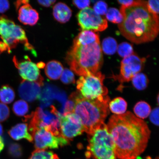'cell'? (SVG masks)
Wrapping results in <instances>:
<instances>
[{
    "label": "cell",
    "instance_id": "cell-35",
    "mask_svg": "<svg viewBox=\"0 0 159 159\" xmlns=\"http://www.w3.org/2000/svg\"><path fill=\"white\" fill-rule=\"evenodd\" d=\"M141 1H134V0H127V1H118V2L120 4L122 8H126L132 7V6L138 4L140 3Z\"/></svg>",
    "mask_w": 159,
    "mask_h": 159
},
{
    "label": "cell",
    "instance_id": "cell-16",
    "mask_svg": "<svg viewBox=\"0 0 159 159\" xmlns=\"http://www.w3.org/2000/svg\"><path fill=\"white\" fill-rule=\"evenodd\" d=\"M53 14L57 21L61 23H65L70 19L72 11L66 4L59 2L53 7Z\"/></svg>",
    "mask_w": 159,
    "mask_h": 159
},
{
    "label": "cell",
    "instance_id": "cell-20",
    "mask_svg": "<svg viewBox=\"0 0 159 159\" xmlns=\"http://www.w3.org/2000/svg\"><path fill=\"white\" fill-rule=\"evenodd\" d=\"M137 117L140 119H146L148 116L151 112V108L148 103L144 101L137 103L134 109Z\"/></svg>",
    "mask_w": 159,
    "mask_h": 159
},
{
    "label": "cell",
    "instance_id": "cell-26",
    "mask_svg": "<svg viewBox=\"0 0 159 159\" xmlns=\"http://www.w3.org/2000/svg\"><path fill=\"white\" fill-rule=\"evenodd\" d=\"M117 50L119 55L124 58L134 53L132 45L127 42L122 43L119 44Z\"/></svg>",
    "mask_w": 159,
    "mask_h": 159
},
{
    "label": "cell",
    "instance_id": "cell-12",
    "mask_svg": "<svg viewBox=\"0 0 159 159\" xmlns=\"http://www.w3.org/2000/svg\"><path fill=\"white\" fill-rule=\"evenodd\" d=\"M60 129L61 136L68 140L84 132L80 119L74 113L61 115Z\"/></svg>",
    "mask_w": 159,
    "mask_h": 159
},
{
    "label": "cell",
    "instance_id": "cell-6",
    "mask_svg": "<svg viewBox=\"0 0 159 159\" xmlns=\"http://www.w3.org/2000/svg\"><path fill=\"white\" fill-rule=\"evenodd\" d=\"M62 115L51 105L49 110H43L37 108L34 112L26 117V120H30L29 131L33 136L36 131L43 129L53 136L62 137L60 129V120Z\"/></svg>",
    "mask_w": 159,
    "mask_h": 159
},
{
    "label": "cell",
    "instance_id": "cell-45",
    "mask_svg": "<svg viewBox=\"0 0 159 159\" xmlns=\"http://www.w3.org/2000/svg\"><path fill=\"white\" fill-rule=\"evenodd\" d=\"M158 159V157H157V158H156V159Z\"/></svg>",
    "mask_w": 159,
    "mask_h": 159
},
{
    "label": "cell",
    "instance_id": "cell-38",
    "mask_svg": "<svg viewBox=\"0 0 159 159\" xmlns=\"http://www.w3.org/2000/svg\"><path fill=\"white\" fill-rule=\"evenodd\" d=\"M38 2L43 7H49L52 5L56 1L55 0H47V1H38Z\"/></svg>",
    "mask_w": 159,
    "mask_h": 159
},
{
    "label": "cell",
    "instance_id": "cell-2",
    "mask_svg": "<svg viewBox=\"0 0 159 159\" xmlns=\"http://www.w3.org/2000/svg\"><path fill=\"white\" fill-rule=\"evenodd\" d=\"M66 59L71 70L80 76L98 72L103 62L98 34L91 30L81 31L74 39Z\"/></svg>",
    "mask_w": 159,
    "mask_h": 159
},
{
    "label": "cell",
    "instance_id": "cell-3",
    "mask_svg": "<svg viewBox=\"0 0 159 159\" xmlns=\"http://www.w3.org/2000/svg\"><path fill=\"white\" fill-rule=\"evenodd\" d=\"M147 1L132 7L122 8L120 12L124 20L118 25L122 35L132 42L140 43L153 41L159 32V17L149 11Z\"/></svg>",
    "mask_w": 159,
    "mask_h": 159
},
{
    "label": "cell",
    "instance_id": "cell-5",
    "mask_svg": "<svg viewBox=\"0 0 159 159\" xmlns=\"http://www.w3.org/2000/svg\"><path fill=\"white\" fill-rule=\"evenodd\" d=\"M87 157L95 159H116L114 142L105 123L89 135Z\"/></svg>",
    "mask_w": 159,
    "mask_h": 159
},
{
    "label": "cell",
    "instance_id": "cell-30",
    "mask_svg": "<svg viewBox=\"0 0 159 159\" xmlns=\"http://www.w3.org/2000/svg\"><path fill=\"white\" fill-rule=\"evenodd\" d=\"M95 12L99 15L106 14L108 11V5L104 1H99L95 4L94 7Z\"/></svg>",
    "mask_w": 159,
    "mask_h": 159
},
{
    "label": "cell",
    "instance_id": "cell-27",
    "mask_svg": "<svg viewBox=\"0 0 159 159\" xmlns=\"http://www.w3.org/2000/svg\"><path fill=\"white\" fill-rule=\"evenodd\" d=\"M53 152L46 150H36L32 153L30 159H52Z\"/></svg>",
    "mask_w": 159,
    "mask_h": 159
},
{
    "label": "cell",
    "instance_id": "cell-1",
    "mask_svg": "<svg viewBox=\"0 0 159 159\" xmlns=\"http://www.w3.org/2000/svg\"><path fill=\"white\" fill-rule=\"evenodd\" d=\"M107 126L119 159H136L146 149L150 130L146 122L132 112L112 115Z\"/></svg>",
    "mask_w": 159,
    "mask_h": 159
},
{
    "label": "cell",
    "instance_id": "cell-17",
    "mask_svg": "<svg viewBox=\"0 0 159 159\" xmlns=\"http://www.w3.org/2000/svg\"><path fill=\"white\" fill-rule=\"evenodd\" d=\"M28 130L27 124H19L15 125L10 129L8 134L14 140H19L25 139L31 142L33 141V138Z\"/></svg>",
    "mask_w": 159,
    "mask_h": 159
},
{
    "label": "cell",
    "instance_id": "cell-34",
    "mask_svg": "<svg viewBox=\"0 0 159 159\" xmlns=\"http://www.w3.org/2000/svg\"><path fill=\"white\" fill-rule=\"evenodd\" d=\"M150 120L153 124L158 126L159 125V108H155L150 113Z\"/></svg>",
    "mask_w": 159,
    "mask_h": 159
},
{
    "label": "cell",
    "instance_id": "cell-9",
    "mask_svg": "<svg viewBox=\"0 0 159 159\" xmlns=\"http://www.w3.org/2000/svg\"><path fill=\"white\" fill-rule=\"evenodd\" d=\"M77 19L82 31L93 30L95 31H102L108 27L107 20L97 14L90 7L80 11L77 15Z\"/></svg>",
    "mask_w": 159,
    "mask_h": 159
},
{
    "label": "cell",
    "instance_id": "cell-41",
    "mask_svg": "<svg viewBox=\"0 0 159 159\" xmlns=\"http://www.w3.org/2000/svg\"><path fill=\"white\" fill-rule=\"evenodd\" d=\"M37 65V66L39 68H43L45 66V65L44 63L43 62L39 63H38Z\"/></svg>",
    "mask_w": 159,
    "mask_h": 159
},
{
    "label": "cell",
    "instance_id": "cell-32",
    "mask_svg": "<svg viewBox=\"0 0 159 159\" xmlns=\"http://www.w3.org/2000/svg\"><path fill=\"white\" fill-rule=\"evenodd\" d=\"M75 101L73 97L70 95L69 99L66 102L62 115L74 113Z\"/></svg>",
    "mask_w": 159,
    "mask_h": 159
},
{
    "label": "cell",
    "instance_id": "cell-14",
    "mask_svg": "<svg viewBox=\"0 0 159 159\" xmlns=\"http://www.w3.org/2000/svg\"><path fill=\"white\" fill-rule=\"evenodd\" d=\"M29 1H18L15 3L18 11V19L23 24L33 26L37 23L39 14L29 4Z\"/></svg>",
    "mask_w": 159,
    "mask_h": 159
},
{
    "label": "cell",
    "instance_id": "cell-21",
    "mask_svg": "<svg viewBox=\"0 0 159 159\" xmlns=\"http://www.w3.org/2000/svg\"><path fill=\"white\" fill-rule=\"evenodd\" d=\"M15 97L14 91L9 85H3L0 89V101L3 104H11L14 100Z\"/></svg>",
    "mask_w": 159,
    "mask_h": 159
},
{
    "label": "cell",
    "instance_id": "cell-23",
    "mask_svg": "<svg viewBox=\"0 0 159 159\" xmlns=\"http://www.w3.org/2000/svg\"><path fill=\"white\" fill-rule=\"evenodd\" d=\"M134 86L139 90H144L147 88L149 81L146 75L143 73H138L131 80Z\"/></svg>",
    "mask_w": 159,
    "mask_h": 159
},
{
    "label": "cell",
    "instance_id": "cell-29",
    "mask_svg": "<svg viewBox=\"0 0 159 159\" xmlns=\"http://www.w3.org/2000/svg\"><path fill=\"white\" fill-rule=\"evenodd\" d=\"M159 4L158 0H150L147 1L146 3L147 8L149 11L157 17H158Z\"/></svg>",
    "mask_w": 159,
    "mask_h": 159
},
{
    "label": "cell",
    "instance_id": "cell-37",
    "mask_svg": "<svg viewBox=\"0 0 159 159\" xmlns=\"http://www.w3.org/2000/svg\"><path fill=\"white\" fill-rule=\"evenodd\" d=\"M10 7L9 2L6 0L0 1V13L5 12L8 10Z\"/></svg>",
    "mask_w": 159,
    "mask_h": 159
},
{
    "label": "cell",
    "instance_id": "cell-31",
    "mask_svg": "<svg viewBox=\"0 0 159 159\" xmlns=\"http://www.w3.org/2000/svg\"><path fill=\"white\" fill-rule=\"evenodd\" d=\"M9 151L10 154L14 158H19L22 154V150L21 146L17 143H13L10 145Z\"/></svg>",
    "mask_w": 159,
    "mask_h": 159
},
{
    "label": "cell",
    "instance_id": "cell-25",
    "mask_svg": "<svg viewBox=\"0 0 159 159\" xmlns=\"http://www.w3.org/2000/svg\"><path fill=\"white\" fill-rule=\"evenodd\" d=\"M106 17L111 22L119 24L122 23L124 20V17L120 11L114 7L110 8L108 10Z\"/></svg>",
    "mask_w": 159,
    "mask_h": 159
},
{
    "label": "cell",
    "instance_id": "cell-33",
    "mask_svg": "<svg viewBox=\"0 0 159 159\" xmlns=\"http://www.w3.org/2000/svg\"><path fill=\"white\" fill-rule=\"evenodd\" d=\"M10 110L7 105L0 102V122H3L8 118Z\"/></svg>",
    "mask_w": 159,
    "mask_h": 159
},
{
    "label": "cell",
    "instance_id": "cell-39",
    "mask_svg": "<svg viewBox=\"0 0 159 159\" xmlns=\"http://www.w3.org/2000/svg\"><path fill=\"white\" fill-rule=\"evenodd\" d=\"M5 51H7L9 53L11 52V50L7 45H6L3 41L0 42V51L1 52H3Z\"/></svg>",
    "mask_w": 159,
    "mask_h": 159
},
{
    "label": "cell",
    "instance_id": "cell-36",
    "mask_svg": "<svg viewBox=\"0 0 159 159\" xmlns=\"http://www.w3.org/2000/svg\"><path fill=\"white\" fill-rule=\"evenodd\" d=\"M73 5L78 8L83 9L89 7L90 4L89 1H73Z\"/></svg>",
    "mask_w": 159,
    "mask_h": 159
},
{
    "label": "cell",
    "instance_id": "cell-24",
    "mask_svg": "<svg viewBox=\"0 0 159 159\" xmlns=\"http://www.w3.org/2000/svg\"><path fill=\"white\" fill-rule=\"evenodd\" d=\"M13 111L18 116H25L29 112V105L24 100L17 101L13 105Z\"/></svg>",
    "mask_w": 159,
    "mask_h": 159
},
{
    "label": "cell",
    "instance_id": "cell-28",
    "mask_svg": "<svg viewBox=\"0 0 159 159\" xmlns=\"http://www.w3.org/2000/svg\"><path fill=\"white\" fill-rule=\"evenodd\" d=\"M60 78L61 82L65 84H69L75 83L74 73L68 69L63 70Z\"/></svg>",
    "mask_w": 159,
    "mask_h": 159
},
{
    "label": "cell",
    "instance_id": "cell-18",
    "mask_svg": "<svg viewBox=\"0 0 159 159\" xmlns=\"http://www.w3.org/2000/svg\"><path fill=\"white\" fill-rule=\"evenodd\" d=\"M63 67L59 61L55 60L49 61L45 66V72L47 77L52 80H57L61 76Z\"/></svg>",
    "mask_w": 159,
    "mask_h": 159
},
{
    "label": "cell",
    "instance_id": "cell-11",
    "mask_svg": "<svg viewBox=\"0 0 159 159\" xmlns=\"http://www.w3.org/2000/svg\"><path fill=\"white\" fill-rule=\"evenodd\" d=\"M33 137L34 139L36 150H46L47 148L57 149L59 146L68 144L69 141L62 137L53 136L43 129L36 131Z\"/></svg>",
    "mask_w": 159,
    "mask_h": 159
},
{
    "label": "cell",
    "instance_id": "cell-19",
    "mask_svg": "<svg viewBox=\"0 0 159 159\" xmlns=\"http://www.w3.org/2000/svg\"><path fill=\"white\" fill-rule=\"evenodd\" d=\"M109 107L111 112L115 115H122L126 112L127 103L124 98L117 97L110 101Z\"/></svg>",
    "mask_w": 159,
    "mask_h": 159
},
{
    "label": "cell",
    "instance_id": "cell-4",
    "mask_svg": "<svg viewBox=\"0 0 159 159\" xmlns=\"http://www.w3.org/2000/svg\"><path fill=\"white\" fill-rule=\"evenodd\" d=\"M75 101L74 113L82 123L84 132L89 136L104 124L109 113V96L99 97L94 99L84 98L77 93L71 94Z\"/></svg>",
    "mask_w": 159,
    "mask_h": 159
},
{
    "label": "cell",
    "instance_id": "cell-22",
    "mask_svg": "<svg viewBox=\"0 0 159 159\" xmlns=\"http://www.w3.org/2000/svg\"><path fill=\"white\" fill-rule=\"evenodd\" d=\"M117 48L118 45L116 41L113 38L108 37L103 40L101 49L105 54H114L116 52Z\"/></svg>",
    "mask_w": 159,
    "mask_h": 159
},
{
    "label": "cell",
    "instance_id": "cell-7",
    "mask_svg": "<svg viewBox=\"0 0 159 159\" xmlns=\"http://www.w3.org/2000/svg\"><path fill=\"white\" fill-rule=\"evenodd\" d=\"M0 35L11 50L20 43L27 50L35 52L33 46L29 42L24 30L5 16H0Z\"/></svg>",
    "mask_w": 159,
    "mask_h": 159
},
{
    "label": "cell",
    "instance_id": "cell-44",
    "mask_svg": "<svg viewBox=\"0 0 159 159\" xmlns=\"http://www.w3.org/2000/svg\"><path fill=\"white\" fill-rule=\"evenodd\" d=\"M157 101H158V103H159V96H158V97H157Z\"/></svg>",
    "mask_w": 159,
    "mask_h": 159
},
{
    "label": "cell",
    "instance_id": "cell-40",
    "mask_svg": "<svg viewBox=\"0 0 159 159\" xmlns=\"http://www.w3.org/2000/svg\"><path fill=\"white\" fill-rule=\"evenodd\" d=\"M4 148V143L3 141L2 138L0 136V152L3 150Z\"/></svg>",
    "mask_w": 159,
    "mask_h": 159
},
{
    "label": "cell",
    "instance_id": "cell-10",
    "mask_svg": "<svg viewBox=\"0 0 159 159\" xmlns=\"http://www.w3.org/2000/svg\"><path fill=\"white\" fill-rule=\"evenodd\" d=\"M146 61L134 53L125 57L121 61L120 74L115 77L120 83L129 82L142 70Z\"/></svg>",
    "mask_w": 159,
    "mask_h": 159
},
{
    "label": "cell",
    "instance_id": "cell-13",
    "mask_svg": "<svg viewBox=\"0 0 159 159\" xmlns=\"http://www.w3.org/2000/svg\"><path fill=\"white\" fill-rule=\"evenodd\" d=\"M26 60L19 61L14 57L13 61L15 66L18 70L20 76L24 80L30 82H43V79L40 73L37 65L31 61L28 57Z\"/></svg>",
    "mask_w": 159,
    "mask_h": 159
},
{
    "label": "cell",
    "instance_id": "cell-42",
    "mask_svg": "<svg viewBox=\"0 0 159 159\" xmlns=\"http://www.w3.org/2000/svg\"><path fill=\"white\" fill-rule=\"evenodd\" d=\"M3 133V127L2 126V125L0 124V136H1L2 134Z\"/></svg>",
    "mask_w": 159,
    "mask_h": 159
},
{
    "label": "cell",
    "instance_id": "cell-8",
    "mask_svg": "<svg viewBox=\"0 0 159 159\" xmlns=\"http://www.w3.org/2000/svg\"><path fill=\"white\" fill-rule=\"evenodd\" d=\"M105 78V75L99 71L80 76L77 81V88L81 96L87 99L106 96L108 90L104 85Z\"/></svg>",
    "mask_w": 159,
    "mask_h": 159
},
{
    "label": "cell",
    "instance_id": "cell-15",
    "mask_svg": "<svg viewBox=\"0 0 159 159\" xmlns=\"http://www.w3.org/2000/svg\"><path fill=\"white\" fill-rule=\"evenodd\" d=\"M43 85V82L23 80L19 88L20 96L28 102H33L40 97L41 87Z\"/></svg>",
    "mask_w": 159,
    "mask_h": 159
},
{
    "label": "cell",
    "instance_id": "cell-43",
    "mask_svg": "<svg viewBox=\"0 0 159 159\" xmlns=\"http://www.w3.org/2000/svg\"><path fill=\"white\" fill-rule=\"evenodd\" d=\"M52 159H60L58 157V156L57 154H54L53 155V157Z\"/></svg>",
    "mask_w": 159,
    "mask_h": 159
}]
</instances>
